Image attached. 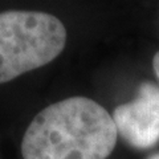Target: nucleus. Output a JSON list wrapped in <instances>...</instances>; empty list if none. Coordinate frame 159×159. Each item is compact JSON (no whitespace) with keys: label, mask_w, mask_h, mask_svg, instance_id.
<instances>
[{"label":"nucleus","mask_w":159,"mask_h":159,"mask_svg":"<svg viewBox=\"0 0 159 159\" xmlns=\"http://www.w3.org/2000/svg\"><path fill=\"white\" fill-rule=\"evenodd\" d=\"M113 121L130 146L150 148L159 142V88L142 82L135 99L116 107Z\"/></svg>","instance_id":"3"},{"label":"nucleus","mask_w":159,"mask_h":159,"mask_svg":"<svg viewBox=\"0 0 159 159\" xmlns=\"http://www.w3.org/2000/svg\"><path fill=\"white\" fill-rule=\"evenodd\" d=\"M118 131L111 116L85 97L54 102L33 118L21 143L24 159H106Z\"/></svg>","instance_id":"1"},{"label":"nucleus","mask_w":159,"mask_h":159,"mask_svg":"<svg viewBox=\"0 0 159 159\" xmlns=\"http://www.w3.org/2000/svg\"><path fill=\"white\" fill-rule=\"evenodd\" d=\"M66 44V29L49 13H0V84L53 61Z\"/></svg>","instance_id":"2"},{"label":"nucleus","mask_w":159,"mask_h":159,"mask_svg":"<svg viewBox=\"0 0 159 159\" xmlns=\"http://www.w3.org/2000/svg\"><path fill=\"white\" fill-rule=\"evenodd\" d=\"M152 68H154V72H155L157 77L159 78V52H157L152 58Z\"/></svg>","instance_id":"4"},{"label":"nucleus","mask_w":159,"mask_h":159,"mask_svg":"<svg viewBox=\"0 0 159 159\" xmlns=\"http://www.w3.org/2000/svg\"><path fill=\"white\" fill-rule=\"evenodd\" d=\"M147 159H159V154H154V155H151L150 158H147Z\"/></svg>","instance_id":"5"}]
</instances>
